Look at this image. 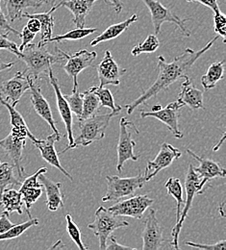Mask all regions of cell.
Listing matches in <instances>:
<instances>
[{
    "instance_id": "cell-35",
    "label": "cell",
    "mask_w": 226,
    "mask_h": 250,
    "mask_svg": "<svg viewBox=\"0 0 226 250\" xmlns=\"http://www.w3.org/2000/svg\"><path fill=\"white\" fill-rule=\"evenodd\" d=\"M39 224V219H29V220L21 223V224H14L10 229H8L6 232L0 234V241H6V240H13L16 238L21 237L26 230L31 228L33 226H36Z\"/></svg>"
},
{
    "instance_id": "cell-20",
    "label": "cell",
    "mask_w": 226,
    "mask_h": 250,
    "mask_svg": "<svg viewBox=\"0 0 226 250\" xmlns=\"http://www.w3.org/2000/svg\"><path fill=\"white\" fill-rule=\"evenodd\" d=\"M48 79L49 83L52 86L55 95H56V102H57V107L60 113V116L62 118L63 123L65 124V130L67 134V139H68V145H71L73 143L74 137H73V128H72V112L70 111V108L66 102V100L64 97V95L61 92V88L59 85L58 79L54 76L53 74V69L51 68L48 73Z\"/></svg>"
},
{
    "instance_id": "cell-34",
    "label": "cell",
    "mask_w": 226,
    "mask_h": 250,
    "mask_svg": "<svg viewBox=\"0 0 226 250\" xmlns=\"http://www.w3.org/2000/svg\"><path fill=\"white\" fill-rule=\"evenodd\" d=\"M97 32V28H91V27H83V28H76L73 29L71 31L67 32L64 35H57L56 37H51L49 38L44 44H47L48 42H60L62 41H78V40H82L94 33Z\"/></svg>"
},
{
    "instance_id": "cell-36",
    "label": "cell",
    "mask_w": 226,
    "mask_h": 250,
    "mask_svg": "<svg viewBox=\"0 0 226 250\" xmlns=\"http://www.w3.org/2000/svg\"><path fill=\"white\" fill-rule=\"evenodd\" d=\"M160 46V42L156 35H148L147 38L141 42L140 44L133 47L131 54L134 57H137L143 53H153Z\"/></svg>"
},
{
    "instance_id": "cell-7",
    "label": "cell",
    "mask_w": 226,
    "mask_h": 250,
    "mask_svg": "<svg viewBox=\"0 0 226 250\" xmlns=\"http://www.w3.org/2000/svg\"><path fill=\"white\" fill-rule=\"evenodd\" d=\"M185 188H186L187 198H186V201H184V207L182 208L180 219L178 220V222H176L175 226L171 231V236H172L171 247L174 250H179L178 239H179L183 222L185 221V219L188 216V213L192 207L194 195L198 194L200 190V178L198 174L194 171L193 165H189L188 172L186 174V179H185Z\"/></svg>"
},
{
    "instance_id": "cell-15",
    "label": "cell",
    "mask_w": 226,
    "mask_h": 250,
    "mask_svg": "<svg viewBox=\"0 0 226 250\" xmlns=\"http://www.w3.org/2000/svg\"><path fill=\"white\" fill-rule=\"evenodd\" d=\"M187 153L199 162V167H194V171L200 178V190L198 194H202L204 192L205 188H207V183L212 179L226 177V169L221 166L220 163H217L211 159L198 156L191 149H187Z\"/></svg>"
},
{
    "instance_id": "cell-43",
    "label": "cell",
    "mask_w": 226,
    "mask_h": 250,
    "mask_svg": "<svg viewBox=\"0 0 226 250\" xmlns=\"http://www.w3.org/2000/svg\"><path fill=\"white\" fill-rule=\"evenodd\" d=\"M36 37V34L30 31L26 26L23 27L22 31L21 32V35H20V38L21 39V44L19 46V50L21 52L22 49L29 43H31L33 40L35 39Z\"/></svg>"
},
{
    "instance_id": "cell-9",
    "label": "cell",
    "mask_w": 226,
    "mask_h": 250,
    "mask_svg": "<svg viewBox=\"0 0 226 250\" xmlns=\"http://www.w3.org/2000/svg\"><path fill=\"white\" fill-rule=\"evenodd\" d=\"M56 50L65 57L66 62L63 64V68L72 80V92H75L78 90L79 73L93 64L94 61L97 59V53L96 51H88L86 49H82L76 51L72 55H69L58 47H56Z\"/></svg>"
},
{
    "instance_id": "cell-17",
    "label": "cell",
    "mask_w": 226,
    "mask_h": 250,
    "mask_svg": "<svg viewBox=\"0 0 226 250\" xmlns=\"http://www.w3.org/2000/svg\"><path fill=\"white\" fill-rule=\"evenodd\" d=\"M29 77L25 72L19 71L13 78L2 83L0 91L5 97L4 99L16 107L21 96L29 91Z\"/></svg>"
},
{
    "instance_id": "cell-37",
    "label": "cell",
    "mask_w": 226,
    "mask_h": 250,
    "mask_svg": "<svg viewBox=\"0 0 226 250\" xmlns=\"http://www.w3.org/2000/svg\"><path fill=\"white\" fill-rule=\"evenodd\" d=\"M92 90L94 91V93L97 94L100 105L103 107H107L110 108L112 111L114 112H119L121 113L123 111V107L122 106H117L115 104V100L113 97V94L111 93V91L105 87H100V86H96V87H91Z\"/></svg>"
},
{
    "instance_id": "cell-21",
    "label": "cell",
    "mask_w": 226,
    "mask_h": 250,
    "mask_svg": "<svg viewBox=\"0 0 226 250\" xmlns=\"http://www.w3.org/2000/svg\"><path fill=\"white\" fill-rule=\"evenodd\" d=\"M61 137L62 136H59L53 132L45 140H39L37 143H34L33 145L40 150L41 158L44 161H46L50 166L58 168L65 177H67L70 181H72L73 180L72 176L62 167L58 158V154L55 150L54 145L56 142H59L61 140Z\"/></svg>"
},
{
    "instance_id": "cell-2",
    "label": "cell",
    "mask_w": 226,
    "mask_h": 250,
    "mask_svg": "<svg viewBox=\"0 0 226 250\" xmlns=\"http://www.w3.org/2000/svg\"><path fill=\"white\" fill-rule=\"evenodd\" d=\"M19 59L25 62L27 65L25 73L36 81L41 75L47 74L53 64H64L65 61L61 53L53 54L47 48V44L40 42L27 44L21 52Z\"/></svg>"
},
{
    "instance_id": "cell-5",
    "label": "cell",
    "mask_w": 226,
    "mask_h": 250,
    "mask_svg": "<svg viewBox=\"0 0 226 250\" xmlns=\"http://www.w3.org/2000/svg\"><path fill=\"white\" fill-rule=\"evenodd\" d=\"M108 189L104 196H102V202L118 201L124 197L131 196L134 192L142 188L145 184L144 173L141 171L135 177L123 178L117 175L106 176Z\"/></svg>"
},
{
    "instance_id": "cell-8",
    "label": "cell",
    "mask_w": 226,
    "mask_h": 250,
    "mask_svg": "<svg viewBox=\"0 0 226 250\" xmlns=\"http://www.w3.org/2000/svg\"><path fill=\"white\" fill-rule=\"evenodd\" d=\"M139 134V130L132 122L126 118H122L120 123V137L118 144V165L117 170L122 172L126 161L132 160L137 162L139 155L134 154V147L136 143L132 139V133Z\"/></svg>"
},
{
    "instance_id": "cell-28",
    "label": "cell",
    "mask_w": 226,
    "mask_h": 250,
    "mask_svg": "<svg viewBox=\"0 0 226 250\" xmlns=\"http://www.w3.org/2000/svg\"><path fill=\"white\" fill-rule=\"evenodd\" d=\"M7 19L9 21L14 22L22 19V15L27 8H39L42 4L35 0H5Z\"/></svg>"
},
{
    "instance_id": "cell-13",
    "label": "cell",
    "mask_w": 226,
    "mask_h": 250,
    "mask_svg": "<svg viewBox=\"0 0 226 250\" xmlns=\"http://www.w3.org/2000/svg\"><path fill=\"white\" fill-rule=\"evenodd\" d=\"M26 139L23 136L10 132L4 139L0 140V148H2L13 161V165L18 171L20 180L23 179L24 167L21 164L22 152L26 145Z\"/></svg>"
},
{
    "instance_id": "cell-24",
    "label": "cell",
    "mask_w": 226,
    "mask_h": 250,
    "mask_svg": "<svg viewBox=\"0 0 226 250\" xmlns=\"http://www.w3.org/2000/svg\"><path fill=\"white\" fill-rule=\"evenodd\" d=\"M0 103L6 107V109L8 110L9 114H10V124L12 125V130L11 132L23 136L25 138H29L31 140L33 144L37 143L39 141V139H37L32 133L30 132L28 126L26 125L23 117L21 115V113L19 111L16 110V107L13 106L10 102H8L7 100H5L1 94H0Z\"/></svg>"
},
{
    "instance_id": "cell-22",
    "label": "cell",
    "mask_w": 226,
    "mask_h": 250,
    "mask_svg": "<svg viewBox=\"0 0 226 250\" xmlns=\"http://www.w3.org/2000/svg\"><path fill=\"white\" fill-rule=\"evenodd\" d=\"M98 0H61L55 7L67 8L73 15V23L77 28H83L86 24V18Z\"/></svg>"
},
{
    "instance_id": "cell-10",
    "label": "cell",
    "mask_w": 226,
    "mask_h": 250,
    "mask_svg": "<svg viewBox=\"0 0 226 250\" xmlns=\"http://www.w3.org/2000/svg\"><path fill=\"white\" fill-rule=\"evenodd\" d=\"M154 199L148 195H137L111 206L108 210L118 217H129L142 219L144 212L153 204Z\"/></svg>"
},
{
    "instance_id": "cell-12",
    "label": "cell",
    "mask_w": 226,
    "mask_h": 250,
    "mask_svg": "<svg viewBox=\"0 0 226 250\" xmlns=\"http://www.w3.org/2000/svg\"><path fill=\"white\" fill-rule=\"evenodd\" d=\"M144 228L143 232V250H159L164 248V239L163 237V228L156 217V211L149 209L144 221Z\"/></svg>"
},
{
    "instance_id": "cell-19",
    "label": "cell",
    "mask_w": 226,
    "mask_h": 250,
    "mask_svg": "<svg viewBox=\"0 0 226 250\" xmlns=\"http://www.w3.org/2000/svg\"><path fill=\"white\" fill-rule=\"evenodd\" d=\"M47 171L46 167L40 168L36 173H34L31 176L25 178L23 182H21L20 192L22 196V201L25 204L27 215L29 219L32 218L30 209L33 204L40 198L43 191V186L39 181V176L41 173H45Z\"/></svg>"
},
{
    "instance_id": "cell-40",
    "label": "cell",
    "mask_w": 226,
    "mask_h": 250,
    "mask_svg": "<svg viewBox=\"0 0 226 250\" xmlns=\"http://www.w3.org/2000/svg\"><path fill=\"white\" fill-rule=\"evenodd\" d=\"M0 49L8 50L18 57L21 56V51L19 50L18 44L9 40V33L7 32L0 35Z\"/></svg>"
},
{
    "instance_id": "cell-41",
    "label": "cell",
    "mask_w": 226,
    "mask_h": 250,
    "mask_svg": "<svg viewBox=\"0 0 226 250\" xmlns=\"http://www.w3.org/2000/svg\"><path fill=\"white\" fill-rule=\"evenodd\" d=\"M214 24L215 32L223 38L224 42H226V18L222 12L214 14Z\"/></svg>"
},
{
    "instance_id": "cell-27",
    "label": "cell",
    "mask_w": 226,
    "mask_h": 250,
    "mask_svg": "<svg viewBox=\"0 0 226 250\" xmlns=\"http://www.w3.org/2000/svg\"><path fill=\"white\" fill-rule=\"evenodd\" d=\"M0 205L9 215L14 212L21 215L23 205L21 193L15 188H6L0 192Z\"/></svg>"
},
{
    "instance_id": "cell-31",
    "label": "cell",
    "mask_w": 226,
    "mask_h": 250,
    "mask_svg": "<svg viewBox=\"0 0 226 250\" xmlns=\"http://www.w3.org/2000/svg\"><path fill=\"white\" fill-rule=\"evenodd\" d=\"M81 94L83 99V110L82 115L78 120H85L97 114L100 107V102L97 94L94 93L92 88L88 89L86 92Z\"/></svg>"
},
{
    "instance_id": "cell-16",
    "label": "cell",
    "mask_w": 226,
    "mask_h": 250,
    "mask_svg": "<svg viewBox=\"0 0 226 250\" xmlns=\"http://www.w3.org/2000/svg\"><path fill=\"white\" fill-rule=\"evenodd\" d=\"M97 71L100 87H105L106 85L119 86L121 84V78L126 72L124 68H122L114 60L109 50L105 51L102 61L97 64Z\"/></svg>"
},
{
    "instance_id": "cell-33",
    "label": "cell",
    "mask_w": 226,
    "mask_h": 250,
    "mask_svg": "<svg viewBox=\"0 0 226 250\" xmlns=\"http://www.w3.org/2000/svg\"><path fill=\"white\" fill-rule=\"evenodd\" d=\"M15 167L0 161V192L9 186H21V180L15 176Z\"/></svg>"
},
{
    "instance_id": "cell-39",
    "label": "cell",
    "mask_w": 226,
    "mask_h": 250,
    "mask_svg": "<svg viewBox=\"0 0 226 250\" xmlns=\"http://www.w3.org/2000/svg\"><path fill=\"white\" fill-rule=\"evenodd\" d=\"M65 97L70 111L76 115L78 119H80L82 115V110H83V99H82V94H80L77 91L72 92L71 94H63Z\"/></svg>"
},
{
    "instance_id": "cell-4",
    "label": "cell",
    "mask_w": 226,
    "mask_h": 250,
    "mask_svg": "<svg viewBox=\"0 0 226 250\" xmlns=\"http://www.w3.org/2000/svg\"><path fill=\"white\" fill-rule=\"evenodd\" d=\"M129 223L119 219L118 216L111 213L108 209L100 206L96 211V219L88 224V228L93 230L95 236L99 241V249L106 250L107 241L110 235L117 229L127 227Z\"/></svg>"
},
{
    "instance_id": "cell-53",
    "label": "cell",
    "mask_w": 226,
    "mask_h": 250,
    "mask_svg": "<svg viewBox=\"0 0 226 250\" xmlns=\"http://www.w3.org/2000/svg\"><path fill=\"white\" fill-rule=\"evenodd\" d=\"M41 4L45 3V4H51V5H54L56 3L57 0H39Z\"/></svg>"
},
{
    "instance_id": "cell-45",
    "label": "cell",
    "mask_w": 226,
    "mask_h": 250,
    "mask_svg": "<svg viewBox=\"0 0 226 250\" xmlns=\"http://www.w3.org/2000/svg\"><path fill=\"white\" fill-rule=\"evenodd\" d=\"M13 225H14V223H12L9 219V214L7 212L3 211L0 216V234L6 232Z\"/></svg>"
},
{
    "instance_id": "cell-49",
    "label": "cell",
    "mask_w": 226,
    "mask_h": 250,
    "mask_svg": "<svg viewBox=\"0 0 226 250\" xmlns=\"http://www.w3.org/2000/svg\"><path fill=\"white\" fill-rule=\"evenodd\" d=\"M106 3H110L114 9H115V12L117 14H120L122 11H123V3L122 0H105Z\"/></svg>"
},
{
    "instance_id": "cell-11",
    "label": "cell",
    "mask_w": 226,
    "mask_h": 250,
    "mask_svg": "<svg viewBox=\"0 0 226 250\" xmlns=\"http://www.w3.org/2000/svg\"><path fill=\"white\" fill-rule=\"evenodd\" d=\"M185 106L183 102H181L179 99L176 101H173L164 108L162 107L161 110L156 111V112H144L143 111L141 113V118L145 119V118H154L157 119L158 121L162 122L163 124L166 125L168 130L172 133V135L176 139H182L183 138V133L179 130V125H178V120L180 117V110L181 108Z\"/></svg>"
},
{
    "instance_id": "cell-29",
    "label": "cell",
    "mask_w": 226,
    "mask_h": 250,
    "mask_svg": "<svg viewBox=\"0 0 226 250\" xmlns=\"http://www.w3.org/2000/svg\"><path fill=\"white\" fill-rule=\"evenodd\" d=\"M137 21H138V16L133 15L130 19L123 21V22L116 23V24L109 26L105 31L103 32L102 34L98 35L96 39H94L91 42V46H96L100 42L112 41V40L120 37L123 32L126 31L129 28V26L132 23L136 22Z\"/></svg>"
},
{
    "instance_id": "cell-18",
    "label": "cell",
    "mask_w": 226,
    "mask_h": 250,
    "mask_svg": "<svg viewBox=\"0 0 226 250\" xmlns=\"http://www.w3.org/2000/svg\"><path fill=\"white\" fill-rule=\"evenodd\" d=\"M28 76V75H27ZM29 77V84H30V99L32 102L33 108L36 111V113L44 120L49 127L53 130L54 133H56L59 136H62V134L59 132L55 125V121L52 116V112L50 109V106L47 102V100L44 98V96L41 94V90L39 84H37V81Z\"/></svg>"
},
{
    "instance_id": "cell-14",
    "label": "cell",
    "mask_w": 226,
    "mask_h": 250,
    "mask_svg": "<svg viewBox=\"0 0 226 250\" xmlns=\"http://www.w3.org/2000/svg\"><path fill=\"white\" fill-rule=\"evenodd\" d=\"M182 153L178 148L167 143H164L156 158L153 161L147 162V166L144 173L145 181H150L162 169L168 167L174 160L179 159Z\"/></svg>"
},
{
    "instance_id": "cell-52",
    "label": "cell",
    "mask_w": 226,
    "mask_h": 250,
    "mask_svg": "<svg viewBox=\"0 0 226 250\" xmlns=\"http://www.w3.org/2000/svg\"><path fill=\"white\" fill-rule=\"evenodd\" d=\"M226 132H224V134H223V137H222V140H221V142L214 147V151H218V149L222 146V145L224 144V142H225V140H226Z\"/></svg>"
},
{
    "instance_id": "cell-46",
    "label": "cell",
    "mask_w": 226,
    "mask_h": 250,
    "mask_svg": "<svg viewBox=\"0 0 226 250\" xmlns=\"http://www.w3.org/2000/svg\"><path fill=\"white\" fill-rule=\"evenodd\" d=\"M187 2H198L208 8H210L214 14L221 12V9L218 4V0H186Z\"/></svg>"
},
{
    "instance_id": "cell-32",
    "label": "cell",
    "mask_w": 226,
    "mask_h": 250,
    "mask_svg": "<svg viewBox=\"0 0 226 250\" xmlns=\"http://www.w3.org/2000/svg\"><path fill=\"white\" fill-rule=\"evenodd\" d=\"M164 187L167 190V193L174 197L177 201V212H176V222L180 219L181 211L183 208L184 204V199H183V188L181 182L178 178L175 177H170L164 184Z\"/></svg>"
},
{
    "instance_id": "cell-25",
    "label": "cell",
    "mask_w": 226,
    "mask_h": 250,
    "mask_svg": "<svg viewBox=\"0 0 226 250\" xmlns=\"http://www.w3.org/2000/svg\"><path fill=\"white\" fill-rule=\"evenodd\" d=\"M184 80L185 81L181 85V92L178 95V99L193 110L205 109L203 105L202 91L194 87L189 76L184 78Z\"/></svg>"
},
{
    "instance_id": "cell-48",
    "label": "cell",
    "mask_w": 226,
    "mask_h": 250,
    "mask_svg": "<svg viewBox=\"0 0 226 250\" xmlns=\"http://www.w3.org/2000/svg\"><path fill=\"white\" fill-rule=\"evenodd\" d=\"M30 31L37 34L39 32L41 31V22L39 21V20L37 19H29L27 24L25 25Z\"/></svg>"
},
{
    "instance_id": "cell-6",
    "label": "cell",
    "mask_w": 226,
    "mask_h": 250,
    "mask_svg": "<svg viewBox=\"0 0 226 250\" xmlns=\"http://www.w3.org/2000/svg\"><path fill=\"white\" fill-rule=\"evenodd\" d=\"M144 3L148 8L151 14V21L154 27L155 35H158L161 30V26L164 22H169L175 24L184 36L190 37L191 32L186 27V22L190 20L180 19L174 12L166 8L158 0H143Z\"/></svg>"
},
{
    "instance_id": "cell-47",
    "label": "cell",
    "mask_w": 226,
    "mask_h": 250,
    "mask_svg": "<svg viewBox=\"0 0 226 250\" xmlns=\"http://www.w3.org/2000/svg\"><path fill=\"white\" fill-rule=\"evenodd\" d=\"M106 250H136V249H133V248H129V247H126V246H123V245H121L118 243L117 239L114 237V236H111L110 238V243L109 245H106Z\"/></svg>"
},
{
    "instance_id": "cell-23",
    "label": "cell",
    "mask_w": 226,
    "mask_h": 250,
    "mask_svg": "<svg viewBox=\"0 0 226 250\" xmlns=\"http://www.w3.org/2000/svg\"><path fill=\"white\" fill-rule=\"evenodd\" d=\"M39 180L41 181L46 193V206L50 212H56L58 209L65 208V195L62 191V184L48 179L44 173H41Z\"/></svg>"
},
{
    "instance_id": "cell-42",
    "label": "cell",
    "mask_w": 226,
    "mask_h": 250,
    "mask_svg": "<svg viewBox=\"0 0 226 250\" xmlns=\"http://www.w3.org/2000/svg\"><path fill=\"white\" fill-rule=\"evenodd\" d=\"M186 246L192 247L194 249L203 250H226V241L223 240L220 241L214 245H201V244H196L193 242H185Z\"/></svg>"
},
{
    "instance_id": "cell-1",
    "label": "cell",
    "mask_w": 226,
    "mask_h": 250,
    "mask_svg": "<svg viewBox=\"0 0 226 250\" xmlns=\"http://www.w3.org/2000/svg\"><path fill=\"white\" fill-rule=\"evenodd\" d=\"M219 37L220 36H216L202 49L198 51H195L192 48H186L185 51L181 55L174 58L172 62H166L164 58L160 55L158 57L159 73L157 75L156 81L149 89L144 91L141 94V96H139L136 100L125 107L127 109V114L131 115L140 105L156 96L162 91L166 90L171 84L175 83L179 79L186 78L188 76V71L192 68L194 62L214 45Z\"/></svg>"
},
{
    "instance_id": "cell-3",
    "label": "cell",
    "mask_w": 226,
    "mask_h": 250,
    "mask_svg": "<svg viewBox=\"0 0 226 250\" xmlns=\"http://www.w3.org/2000/svg\"><path fill=\"white\" fill-rule=\"evenodd\" d=\"M119 112H114L104 115H95L85 120H78L79 136L73 140L71 145H68L59 154H64L67 150L79 146H88L93 143L98 142L105 137V131L111 120L118 116Z\"/></svg>"
},
{
    "instance_id": "cell-51",
    "label": "cell",
    "mask_w": 226,
    "mask_h": 250,
    "mask_svg": "<svg viewBox=\"0 0 226 250\" xmlns=\"http://www.w3.org/2000/svg\"><path fill=\"white\" fill-rule=\"evenodd\" d=\"M65 249V246L63 245L62 241H59L58 243H56L54 246H52L51 248H49V250H63Z\"/></svg>"
},
{
    "instance_id": "cell-44",
    "label": "cell",
    "mask_w": 226,
    "mask_h": 250,
    "mask_svg": "<svg viewBox=\"0 0 226 250\" xmlns=\"http://www.w3.org/2000/svg\"><path fill=\"white\" fill-rule=\"evenodd\" d=\"M0 31H5L7 32V33H13V34L17 35L18 37H20V35H21V32L14 29V28L10 25L7 17H6V16L4 15V13L2 12V10H1V0H0Z\"/></svg>"
},
{
    "instance_id": "cell-38",
    "label": "cell",
    "mask_w": 226,
    "mask_h": 250,
    "mask_svg": "<svg viewBox=\"0 0 226 250\" xmlns=\"http://www.w3.org/2000/svg\"><path fill=\"white\" fill-rule=\"evenodd\" d=\"M66 220V232L69 236V238L74 242V244L77 246L78 250H87L88 248L83 244L81 239V230L76 225V223L73 221L70 215L65 216Z\"/></svg>"
},
{
    "instance_id": "cell-50",
    "label": "cell",
    "mask_w": 226,
    "mask_h": 250,
    "mask_svg": "<svg viewBox=\"0 0 226 250\" xmlns=\"http://www.w3.org/2000/svg\"><path fill=\"white\" fill-rule=\"evenodd\" d=\"M14 64H15V62H4L0 60V72L3 70H6V69L12 68L14 66Z\"/></svg>"
},
{
    "instance_id": "cell-54",
    "label": "cell",
    "mask_w": 226,
    "mask_h": 250,
    "mask_svg": "<svg viewBox=\"0 0 226 250\" xmlns=\"http://www.w3.org/2000/svg\"><path fill=\"white\" fill-rule=\"evenodd\" d=\"M161 105H160V104H156V105H154V106L152 107L151 111H152V112H156V111H159V110H161Z\"/></svg>"
},
{
    "instance_id": "cell-26",
    "label": "cell",
    "mask_w": 226,
    "mask_h": 250,
    "mask_svg": "<svg viewBox=\"0 0 226 250\" xmlns=\"http://www.w3.org/2000/svg\"><path fill=\"white\" fill-rule=\"evenodd\" d=\"M57 10L55 5L45 13H40V14H28V13H23L22 18H27V19H37L41 22V41L39 42L41 44H44V42L52 37V32H53V27H54V21L55 19L53 17V13Z\"/></svg>"
},
{
    "instance_id": "cell-30",
    "label": "cell",
    "mask_w": 226,
    "mask_h": 250,
    "mask_svg": "<svg viewBox=\"0 0 226 250\" xmlns=\"http://www.w3.org/2000/svg\"><path fill=\"white\" fill-rule=\"evenodd\" d=\"M225 77V61L213 62L201 77V84L205 90L214 89L219 81Z\"/></svg>"
}]
</instances>
